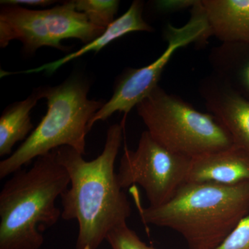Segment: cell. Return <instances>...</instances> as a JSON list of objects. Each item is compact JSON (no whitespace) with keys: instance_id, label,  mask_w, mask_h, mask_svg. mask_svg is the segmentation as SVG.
<instances>
[{"instance_id":"obj_1","label":"cell","mask_w":249,"mask_h":249,"mask_svg":"<svg viewBox=\"0 0 249 249\" xmlns=\"http://www.w3.org/2000/svg\"><path fill=\"white\" fill-rule=\"evenodd\" d=\"M124 138V124L107 129L102 153L86 160L72 147L56 149V160L67 170L70 187L62 195L61 217L76 220V249H98L111 229L127 223L130 203L114 169Z\"/></svg>"},{"instance_id":"obj_2","label":"cell","mask_w":249,"mask_h":249,"mask_svg":"<svg viewBox=\"0 0 249 249\" xmlns=\"http://www.w3.org/2000/svg\"><path fill=\"white\" fill-rule=\"evenodd\" d=\"M136 203L144 224L175 231L189 249H215L249 212V181L185 182L164 204Z\"/></svg>"},{"instance_id":"obj_3","label":"cell","mask_w":249,"mask_h":249,"mask_svg":"<svg viewBox=\"0 0 249 249\" xmlns=\"http://www.w3.org/2000/svg\"><path fill=\"white\" fill-rule=\"evenodd\" d=\"M0 192V249H40L42 232L61 217L55 201L70 178L55 150L13 174Z\"/></svg>"},{"instance_id":"obj_4","label":"cell","mask_w":249,"mask_h":249,"mask_svg":"<svg viewBox=\"0 0 249 249\" xmlns=\"http://www.w3.org/2000/svg\"><path fill=\"white\" fill-rule=\"evenodd\" d=\"M89 89L86 81L75 76L57 86L37 89L41 98L47 100V113L22 145L0 162L1 179L61 147L85 155L88 124L105 104L89 99Z\"/></svg>"},{"instance_id":"obj_5","label":"cell","mask_w":249,"mask_h":249,"mask_svg":"<svg viewBox=\"0 0 249 249\" xmlns=\"http://www.w3.org/2000/svg\"><path fill=\"white\" fill-rule=\"evenodd\" d=\"M136 108L152 138L178 155L193 159L235 145L215 116L198 111L160 85Z\"/></svg>"},{"instance_id":"obj_6","label":"cell","mask_w":249,"mask_h":249,"mask_svg":"<svg viewBox=\"0 0 249 249\" xmlns=\"http://www.w3.org/2000/svg\"><path fill=\"white\" fill-rule=\"evenodd\" d=\"M106 29L91 24L83 13L76 11L73 1L42 10L4 5L0 11V47L19 40L27 54L42 47L68 50L61 44L65 39H78L86 45Z\"/></svg>"},{"instance_id":"obj_7","label":"cell","mask_w":249,"mask_h":249,"mask_svg":"<svg viewBox=\"0 0 249 249\" xmlns=\"http://www.w3.org/2000/svg\"><path fill=\"white\" fill-rule=\"evenodd\" d=\"M190 10L191 18L183 27L167 26L164 36L168 46L159 58L147 66L129 69L121 75L109 101L105 103L89 121V132L96 122L107 120L116 111L127 116L158 86L165 67L178 49L191 43L203 45L212 36L200 0H196Z\"/></svg>"},{"instance_id":"obj_8","label":"cell","mask_w":249,"mask_h":249,"mask_svg":"<svg viewBox=\"0 0 249 249\" xmlns=\"http://www.w3.org/2000/svg\"><path fill=\"white\" fill-rule=\"evenodd\" d=\"M192 158L170 151L142 132L135 150L124 147L117 173L123 189L138 184L149 206H159L171 199L186 181Z\"/></svg>"},{"instance_id":"obj_9","label":"cell","mask_w":249,"mask_h":249,"mask_svg":"<svg viewBox=\"0 0 249 249\" xmlns=\"http://www.w3.org/2000/svg\"><path fill=\"white\" fill-rule=\"evenodd\" d=\"M198 91L209 113L222 123L237 146L249 152V101L214 75L201 80Z\"/></svg>"},{"instance_id":"obj_10","label":"cell","mask_w":249,"mask_h":249,"mask_svg":"<svg viewBox=\"0 0 249 249\" xmlns=\"http://www.w3.org/2000/svg\"><path fill=\"white\" fill-rule=\"evenodd\" d=\"M249 181V152L234 145L192 159L186 182L233 185Z\"/></svg>"},{"instance_id":"obj_11","label":"cell","mask_w":249,"mask_h":249,"mask_svg":"<svg viewBox=\"0 0 249 249\" xmlns=\"http://www.w3.org/2000/svg\"><path fill=\"white\" fill-rule=\"evenodd\" d=\"M143 1L136 0L132 3L128 10L121 17L117 18L114 21L109 27L106 28L104 32L101 36H98L89 43L86 44L76 52L73 53L67 54L62 58L55 60V61L44 64L38 67L26 71L15 72V73H5L4 76L8 74H17V73H40L45 72L47 74L50 75L60 68L67 62L71 61L83 56L85 54L93 52L98 53L101 49L109 45L113 41L120 38L123 36L127 35L129 33L137 32V31H146V32H152L154 29L147 24L143 18H142V11H143Z\"/></svg>"},{"instance_id":"obj_12","label":"cell","mask_w":249,"mask_h":249,"mask_svg":"<svg viewBox=\"0 0 249 249\" xmlns=\"http://www.w3.org/2000/svg\"><path fill=\"white\" fill-rule=\"evenodd\" d=\"M211 36L221 43L249 44V0H201Z\"/></svg>"},{"instance_id":"obj_13","label":"cell","mask_w":249,"mask_h":249,"mask_svg":"<svg viewBox=\"0 0 249 249\" xmlns=\"http://www.w3.org/2000/svg\"><path fill=\"white\" fill-rule=\"evenodd\" d=\"M208 58L213 74L249 101V44L221 43Z\"/></svg>"},{"instance_id":"obj_14","label":"cell","mask_w":249,"mask_h":249,"mask_svg":"<svg viewBox=\"0 0 249 249\" xmlns=\"http://www.w3.org/2000/svg\"><path fill=\"white\" fill-rule=\"evenodd\" d=\"M40 99L37 89L24 101L11 105L2 113L0 118V157H9L13 154L14 145L28 138V134L34 128L30 112Z\"/></svg>"},{"instance_id":"obj_15","label":"cell","mask_w":249,"mask_h":249,"mask_svg":"<svg viewBox=\"0 0 249 249\" xmlns=\"http://www.w3.org/2000/svg\"><path fill=\"white\" fill-rule=\"evenodd\" d=\"M75 9L83 13L91 24L106 29L114 22L120 1L117 0H76Z\"/></svg>"},{"instance_id":"obj_16","label":"cell","mask_w":249,"mask_h":249,"mask_svg":"<svg viewBox=\"0 0 249 249\" xmlns=\"http://www.w3.org/2000/svg\"><path fill=\"white\" fill-rule=\"evenodd\" d=\"M111 249H159L147 245L137 233L129 229L127 223L111 229L106 240Z\"/></svg>"},{"instance_id":"obj_17","label":"cell","mask_w":249,"mask_h":249,"mask_svg":"<svg viewBox=\"0 0 249 249\" xmlns=\"http://www.w3.org/2000/svg\"><path fill=\"white\" fill-rule=\"evenodd\" d=\"M215 249H249V215L243 218Z\"/></svg>"},{"instance_id":"obj_18","label":"cell","mask_w":249,"mask_h":249,"mask_svg":"<svg viewBox=\"0 0 249 249\" xmlns=\"http://www.w3.org/2000/svg\"><path fill=\"white\" fill-rule=\"evenodd\" d=\"M196 0H162L157 1L156 8L160 12L164 14H171L187 9H191Z\"/></svg>"},{"instance_id":"obj_19","label":"cell","mask_w":249,"mask_h":249,"mask_svg":"<svg viewBox=\"0 0 249 249\" xmlns=\"http://www.w3.org/2000/svg\"><path fill=\"white\" fill-rule=\"evenodd\" d=\"M54 1L51 0H1V4L3 5H27L29 6H42L46 7L53 4Z\"/></svg>"}]
</instances>
